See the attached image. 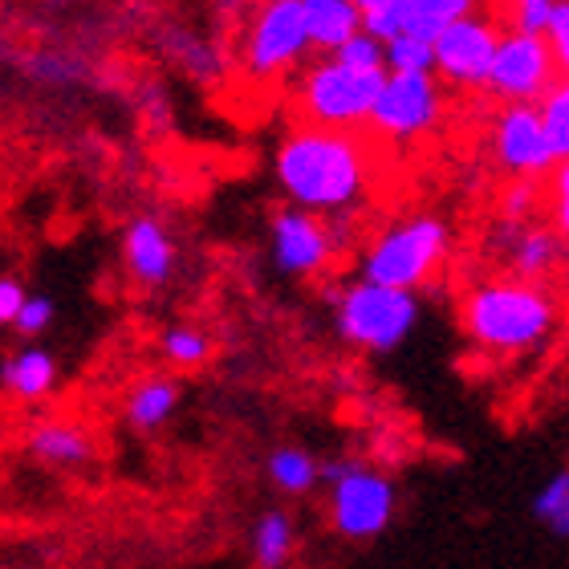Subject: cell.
<instances>
[{
    "mask_svg": "<svg viewBox=\"0 0 569 569\" xmlns=\"http://www.w3.org/2000/svg\"><path fill=\"white\" fill-rule=\"evenodd\" d=\"M382 73L387 70H355V66H342L326 53L318 66H309L301 86H297V110L306 114V122L355 131L367 122L370 107H375Z\"/></svg>",
    "mask_w": 569,
    "mask_h": 569,
    "instance_id": "cell-5",
    "label": "cell"
},
{
    "mask_svg": "<svg viewBox=\"0 0 569 569\" xmlns=\"http://www.w3.org/2000/svg\"><path fill=\"white\" fill-rule=\"evenodd\" d=\"M58 318V306H53V297L46 293H24L17 313H12V330L24 333V338H41V333L53 326Z\"/></svg>",
    "mask_w": 569,
    "mask_h": 569,
    "instance_id": "cell-28",
    "label": "cell"
},
{
    "mask_svg": "<svg viewBox=\"0 0 569 569\" xmlns=\"http://www.w3.org/2000/svg\"><path fill=\"white\" fill-rule=\"evenodd\" d=\"M273 176L284 200L318 216H350L370 196V151L355 131L306 122L281 139Z\"/></svg>",
    "mask_w": 569,
    "mask_h": 569,
    "instance_id": "cell-1",
    "label": "cell"
},
{
    "mask_svg": "<svg viewBox=\"0 0 569 569\" xmlns=\"http://www.w3.org/2000/svg\"><path fill=\"white\" fill-rule=\"evenodd\" d=\"M24 284L17 277H0V326H12V313L21 306Z\"/></svg>",
    "mask_w": 569,
    "mask_h": 569,
    "instance_id": "cell-34",
    "label": "cell"
},
{
    "mask_svg": "<svg viewBox=\"0 0 569 569\" xmlns=\"http://www.w3.org/2000/svg\"><path fill=\"white\" fill-rule=\"evenodd\" d=\"M273 264L284 277H318L333 261V232L318 212L306 208H277L269 220Z\"/></svg>",
    "mask_w": 569,
    "mask_h": 569,
    "instance_id": "cell-11",
    "label": "cell"
},
{
    "mask_svg": "<svg viewBox=\"0 0 569 569\" xmlns=\"http://www.w3.org/2000/svg\"><path fill=\"white\" fill-rule=\"evenodd\" d=\"M399 492L382 472L355 463L342 480L330 485V525L346 541H375L391 529Z\"/></svg>",
    "mask_w": 569,
    "mask_h": 569,
    "instance_id": "cell-8",
    "label": "cell"
},
{
    "mask_svg": "<svg viewBox=\"0 0 569 569\" xmlns=\"http://www.w3.org/2000/svg\"><path fill=\"white\" fill-rule=\"evenodd\" d=\"M29 451H33L41 463H49V468H82V463H90V456H94V443H90L82 423L49 419V423L33 427Z\"/></svg>",
    "mask_w": 569,
    "mask_h": 569,
    "instance_id": "cell-19",
    "label": "cell"
},
{
    "mask_svg": "<svg viewBox=\"0 0 569 569\" xmlns=\"http://www.w3.org/2000/svg\"><path fill=\"white\" fill-rule=\"evenodd\" d=\"M541 208V183H537L533 176H512V183L505 191H500V220H517V224H525V220H533V212Z\"/></svg>",
    "mask_w": 569,
    "mask_h": 569,
    "instance_id": "cell-27",
    "label": "cell"
},
{
    "mask_svg": "<svg viewBox=\"0 0 569 569\" xmlns=\"http://www.w3.org/2000/svg\"><path fill=\"white\" fill-rule=\"evenodd\" d=\"M500 244H509L512 277L525 281H546L561 261H566V237L558 228L541 224H517V220H500Z\"/></svg>",
    "mask_w": 569,
    "mask_h": 569,
    "instance_id": "cell-15",
    "label": "cell"
},
{
    "mask_svg": "<svg viewBox=\"0 0 569 569\" xmlns=\"http://www.w3.org/2000/svg\"><path fill=\"white\" fill-rule=\"evenodd\" d=\"M546 46L549 53L558 58V66L566 70L569 61V0H553V12H549V24H546Z\"/></svg>",
    "mask_w": 569,
    "mask_h": 569,
    "instance_id": "cell-30",
    "label": "cell"
},
{
    "mask_svg": "<svg viewBox=\"0 0 569 569\" xmlns=\"http://www.w3.org/2000/svg\"><path fill=\"white\" fill-rule=\"evenodd\" d=\"M309 53L306 21L297 0H257L240 37V66L252 82H273L297 70Z\"/></svg>",
    "mask_w": 569,
    "mask_h": 569,
    "instance_id": "cell-6",
    "label": "cell"
},
{
    "mask_svg": "<svg viewBox=\"0 0 569 569\" xmlns=\"http://www.w3.org/2000/svg\"><path fill=\"white\" fill-rule=\"evenodd\" d=\"M159 346H163L167 362L179 370H196L212 358V338H208L203 330H196V326H171Z\"/></svg>",
    "mask_w": 569,
    "mask_h": 569,
    "instance_id": "cell-22",
    "label": "cell"
},
{
    "mask_svg": "<svg viewBox=\"0 0 569 569\" xmlns=\"http://www.w3.org/2000/svg\"><path fill=\"white\" fill-rule=\"evenodd\" d=\"M269 485L284 497H309L318 488V460L306 448L284 443L269 456Z\"/></svg>",
    "mask_w": 569,
    "mask_h": 569,
    "instance_id": "cell-21",
    "label": "cell"
},
{
    "mask_svg": "<svg viewBox=\"0 0 569 569\" xmlns=\"http://www.w3.org/2000/svg\"><path fill=\"white\" fill-rule=\"evenodd\" d=\"M297 4H301L309 49L333 53L346 37L362 29V9H358L355 0H297Z\"/></svg>",
    "mask_w": 569,
    "mask_h": 569,
    "instance_id": "cell-18",
    "label": "cell"
},
{
    "mask_svg": "<svg viewBox=\"0 0 569 569\" xmlns=\"http://www.w3.org/2000/svg\"><path fill=\"white\" fill-rule=\"evenodd\" d=\"M443 86L431 70L423 73H382V86L375 94L367 122L382 139L391 142H416L431 134L443 119Z\"/></svg>",
    "mask_w": 569,
    "mask_h": 569,
    "instance_id": "cell-7",
    "label": "cell"
},
{
    "mask_svg": "<svg viewBox=\"0 0 569 569\" xmlns=\"http://www.w3.org/2000/svg\"><path fill=\"white\" fill-rule=\"evenodd\" d=\"M297 553V525L284 509H269L252 529V558L261 569H281Z\"/></svg>",
    "mask_w": 569,
    "mask_h": 569,
    "instance_id": "cell-20",
    "label": "cell"
},
{
    "mask_svg": "<svg viewBox=\"0 0 569 569\" xmlns=\"http://www.w3.org/2000/svg\"><path fill=\"white\" fill-rule=\"evenodd\" d=\"M460 326L488 355H533L558 333V301L541 281L492 277L463 297Z\"/></svg>",
    "mask_w": 569,
    "mask_h": 569,
    "instance_id": "cell-2",
    "label": "cell"
},
{
    "mask_svg": "<svg viewBox=\"0 0 569 569\" xmlns=\"http://www.w3.org/2000/svg\"><path fill=\"white\" fill-rule=\"evenodd\" d=\"M537 114H541V127H546V139L553 147L558 159L569 154V86L553 82L546 94L537 98Z\"/></svg>",
    "mask_w": 569,
    "mask_h": 569,
    "instance_id": "cell-23",
    "label": "cell"
},
{
    "mask_svg": "<svg viewBox=\"0 0 569 569\" xmlns=\"http://www.w3.org/2000/svg\"><path fill=\"white\" fill-rule=\"evenodd\" d=\"M533 517L546 525L553 537H561V541L569 537V472L566 468H561L558 476H549V485L537 492Z\"/></svg>",
    "mask_w": 569,
    "mask_h": 569,
    "instance_id": "cell-25",
    "label": "cell"
},
{
    "mask_svg": "<svg viewBox=\"0 0 569 569\" xmlns=\"http://www.w3.org/2000/svg\"><path fill=\"white\" fill-rule=\"evenodd\" d=\"M33 78H41V82H58V86H66V82H73L78 78V66L73 61H61V58H53V53H41V58L33 61Z\"/></svg>",
    "mask_w": 569,
    "mask_h": 569,
    "instance_id": "cell-33",
    "label": "cell"
},
{
    "mask_svg": "<svg viewBox=\"0 0 569 569\" xmlns=\"http://www.w3.org/2000/svg\"><path fill=\"white\" fill-rule=\"evenodd\" d=\"M358 9L362 12H370V9H387V4H391V0H355Z\"/></svg>",
    "mask_w": 569,
    "mask_h": 569,
    "instance_id": "cell-36",
    "label": "cell"
},
{
    "mask_svg": "<svg viewBox=\"0 0 569 569\" xmlns=\"http://www.w3.org/2000/svg\"><path fill=\"white\" fill-rule=\"evenodd\" d=\"M249 4H252V0H216V9H220V12H244Z\"/></svg>",
    "mask_w": 569,
    "mask_h": 569,
    "instance_id": "cell-35",
    "label": "cell"
},
{
    "mask_svg": "<svg viewBox=\"0 0 569 569\" xmlns=\"http://www.w3.org/2000/svg\"><path fill=\"white\" fill-rule=\"evenodd\" d=\"M58 379H61V367L46 346H24V350H17L12 358L0 362V387L9 395H17L21 403H37V399L53 395Z\"/></svg>",
    "mask_w": 569,
    "mask_h": 569,
    "instance_id": "cell-16",
    "label": "cell"
},
{
    "mask_svg": "<svg viewBox=\"0 0 569 569\" xmlns=\"http://www.w3.org/2000/svg\"><path fill=\"white\" fill-rule=\"evenodd\" d=\"M382 70L391 73H423L431 70V41L416 33H395L382 41Z\"/></svg>",
    "mask_w": 569,
    "mask_h": 569,
    "instance_id": "cell-26",
    "label": "cell"
},
{
    "mask_svg": "<svg viewBox=\"0 0 569 569\" xmlns=\"http://www.w3.org/2000/svg\"><path fill=\"white\" fill-rule=\"evenodd\" d=\"M122 261H127V273L142 289H163L171 277H176V240L167 232V224L159 216H134L127 224V237H122Z\"/></svg>",
    "mask_w": 569,
    "mask_h": 569,
    "instance_id": "cell-13",
    "label": "cell"
},
{
    "mask_svg": "<svg viewBox=\"0 0 569 569\" xmlns=\"http://www.w3.org/2000/svg\"><path fill=\"white\" fill-rule=\"evenodd\" d=\"M505 4H521V0H505Z\"/></svg>",
    "mask_w": 569,
    "mask_h": 569,
    "instance_id": "cell-37",
    "label": "cell"
},
{
    "mask_svg": "<svg viewBox=\"0 0 569 569\" xmlns=\"http://www.w3.org/2000/svg\"><path fill=\"white\" fill-rule=\"evenodd\" d=\"M167 53L191 73V78H216V73L224 70V58H220V49L212 41H200L196 33H176L167 41Z\"/></svg>",
    "mask_w": 569,
    "mask_h": 569,
    "instance_id": "cell-24",
    "label": "cell"
},
{
    "mask_svg": "<svg viewBox=\"0 0 569 569\" xmlns=\"http://www.w3.org/2000/svg\"><path fill=\"white\" fill-rule=\"evenodd\" d=\"M330 58H338L342 66H355V70H382V41L367 29H358L333 49Z\"/></svg>",
    "mask_w": 569,
    "mask_h": 569,
    "instance_id": "cell-29",
    "label": "cell"
},
{
    "mask_svg": "<svg viewBox=\"0 0 569 569\" xmlns=\"http://www.w3.org/2000/svg\"><path fill=\"white\" fill-rule=\"evenodd\" d=\"M492 154L509 176H549L553 163H561L546 139L537 102H509L492 122Z\"/></svg>",
    "mask_w": 569,
    "mask_h": 569,
    "instance_id": "cell-12",
    "label": "cell"
},
{
    "mask_svg": "<svg viewBox=\"0 0 569 569\" xmlns=\"http://www.w3.org/2000/svg\"><path fill=\"white\" fill-rule=\"evenodd\" d=\"M480 0H391L387 9H370L362 12V29L375 33L379 41L395 33H416V37H431L451 24L463 12H476Z\"/></svg>",
    "mask_w": 569,
    "mask_h": 569,
    "instance_id": "cell-14",
    "label": "cell"
},
{
    "mask_svg": "<svg viewBox=\"0 0 569 569\" xmlns=\"http://www.w3.org/2000/svg\"><path fill=\"white\" fill-rule=\"evenodd\" d=\"M549 12H553V0H521V4H512V29L541 37L549 24Z\"/></svg>",
    "mask_w": 569,
    "mask_h": 569,
    "instance_id": "cell-31",
    "label": "cell"
},
{
    "mask_svg": "<svg viewBox=\"0 0 569 569\" xmlns=\"http://www.w3.org/2000/svg\"><path fill=\"white\" fill-rule=\"evenodd\" d=\"M448 249L451 228L439 216H407L370 240L358 273L367 281L395 284V289H419L448 261Z\"/></svg>",
    "mask_w": 569,
    "mask_h": 569,
    "instance_id": "cell-4",
    "label": "cell"
},
{
    "mask_svg": "<svg viewBox=\"0 0 569 569\" xmlns=\"http://www.w3.org/2000/svg\"><path fill=\"white\" fill-rule=\"evenodd\" d=\"M549 208H553V228L566 237L569 228V167L561 159V167L553 163V196H549Z\"/></svg>",
    "mask_w": 569,
    "mask_h": 569,
    "instance_id": "cell-32",
    "label": "cell"
},
{
    "mask_svg": "<svg viewBox=\"0 0 569 569\" xmlns=\"http://www.w3.org/2000/svg\"><path fill=\"white\" fill-rule=\"evenodd\" d=\"M179 403H183V387H179L176 379H167V375H151V379L134 382L131 391H127L122 416H127L131 431L151 436V431H159L163 423H171Z\"/></svg>",
    "mask_w": 569,
    "mask_h": 569,
    "instance_id": "cell-17",
    "label": "cell"
},
{
    "mask_svg": "<svg viewBox=\"0 0 569 569\" xmlns=\"http://www.w3.org/2000/svg\"><path fill=\"white\" fill-rule=\"evenodd\" d=\"M558 58L549 53L546 37L537 33H500L492 66H488L485 90L497 94L500 102H537L549 86L558 82Z\"/></svg>",
    "mask_w": 569,
    "mask_h": 569,
    "instance_id": "cell-10",
    "label": "cell"
},
{
    "mask_svg": "<svg viewBox=\"0 0 569 569\" xmlns=\"http://www.w3.org/2000/svg\"><path fill=\"white\" fill-rule=\"evenodd\" d=\"M330 306L338 313V333L367 355H391L419 326L416 289H395L367 277L330 293Z\"/></svg>",
    "mask_w": 569,
    "mask_h": 569,
    "instance_id": "cell-3",
    "label": "cell"
},
{
    "mask_svg": "<svg viewBox=\"0 0 569 569\" xmlns=\"http://www.w3.org/2000/svg\"><path fill=\"white\" fill-rule=\"evenodd\" d=\"M500 24L485 12H463L451 24H443L431 37V70L439 82L463 86V90H485L488 66L497 53Z\"/></svg>",
    "mask_w": 569,
    "mask_h": 569,
    "instance_id": "cell-9",
    "label": "cell"
}]
</instances>
